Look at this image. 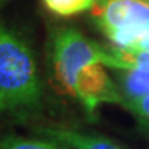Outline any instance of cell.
Listing matches in <instances>:
<instances>
[{
  "label": "cell",
  "instance_id": "1",
  "mask_svg": "<svg viewBox=\"0 0 149 149\" xmlns=\"http://www.w3.org/2000/svg\"><path fill=\"white\" fill-rule=\"evenodd\" d=\"M43 86L31 46L18 33L0 29V108L13 115H29L42 105Z\"/></svg>",
  "mask_w": 149,
  "mask_h": 149
},
{
  "label": "cell",
  "instance_id": "2",
  "mask_svg": "<svg viewBox=\"0 0 149 149\" xmlns=\"http://www.w3.org/2000/svg\"><path fill=\"white\" fill-rule=\"evenodd\" d=\"M107 47L95 43L76 28L57 29L51 36L50 58L54 77L59 88L72 95L79 72L91 64H105Z\"/></svg>",
  "mask_w": 149,
  "mask_h": 149
},
{
  "label": "cell",
  "instance_id": "3",
  "mask_svg": "<svg viewBox=\"0 0 149 149\" xmlns=\"http://www.w3.org/2000/svg\"><path fill=\"white\" fill-rule=\"evenodd\" d=\"M93 19L115 46L134 48L149 35V0H97Z\"/></svg>",
  "mask_w": 149,
  "mask_h": 149
},
{
  "label": "cell",
  "instance_id": "4",
  "mask_svg": "<svg viewBox=\"0 0 149 149\" xmlns=\"http://www.w3.org/2000/svg\"><path fill=\"white\" fill-rule=\"evenodd\" d=\"M72 97L83 105L87 115L93 116L101 104L123 105L120 88L109 77L102 64H91L79 72Z\"/></svg>",
  "mask_w": 149,
  "mask_h": 149
},
{
  "label": "cell",
  "instance_id": "5",
  "mask_svg": "<svg viewBox=\"0 0 149 149\" xmlns=\"http://www.w3.org/2000/svg\"><path fill=\"white\" fill-rule=\"evenodd\" d=\"M42 133L48 138L73 149H124L111 138L95 134L80 133L70 128L46 127L42 130Z\"/></svg>",
  "mask_w": 149,
  "mask_h": 149
},
{
  "label": "cell",
  "instance_id": "6",
  "mask_svg": "<svg viewBox=\"0 0 149 149\" xmlns=\"http://www.w3.org/2000/svg\"><path fill=\"white\" fill-rule=\"evenodd\" d=\"M107 50L105 66L112 69H139L149 72V51L122 48L117 46L107 47Z\"/></svg>",
  "mask_w": 149,
  "mask_h": 149
},
{
  "label": "cell",
  "instance_id": "7",
  "mask_svg": "<svg viewBox=\"0 0 149 149\" xmlns=\"http://www.w3.org/2000/svg\"><path fill=\"white\" fill-rule=\"evenodd\" d=\"M119 88L124 101L149 94V72L139 69H117Z\"/></svg>",
  "mask_w": 149,
  "mask_h": 149
},
{
  "label": "cell",
  "instance_id": "8",
  "mask_svg": "<svg viewBox=\"0 0 149 149\" xmlns=\"http://www.w3.org/2000/svg\"><path fill=\"white\" fill-rule=\"evenodd\" d=\"M53 14L59 17H72L91 10L97 0H42Z\"/></svg>",
  "mask_w": 149,
  "mask_h": 149
},
{
  "label": "cell",
  "instance_id": "9",
  "mask_svg": "<svg viewBox=\"0 0 149 149\" xmlns=\"http://www.w3.org/2000/svg\"><path fill=\"white\" fill-rule=\"evenodd\" d=\"M0 149H61L53 144H48L39 139L21 138V137H4L1 139Z\"/></svg>",
  "mask_w": 149,
  "mask_h": 149
},
{
  "label": "cell",
  "instance_id": "10",
  "mask_svg": "<svg viewBox=\"0 0 149 149\" xmlns=\"http://www.w3.org/2000/svg\"><path fill=\"white\" fill-rule=\"evenodd\" d=\"M123 108H126L133 115L137 116L141 124L149 130V94L144 97H139L135 100H128L123 102Z\"/></svg>",
  "mask_w": 149,
  "mask_h": 149
},
{
  "label": "cell",
  "instance_id": "11",
  "mask_svg": "<svg viewBox=\"0 0 149 149\" xmlns=\"http://www.w3.org/2000/svg\"><path fill=\"white\" fill-rule=\"evenodd\" d=\"M134 50H142V51H149V35L144 36L141 40H139L137 44H135V47Z\"/></svg>",
  "mask_w": 149,
  "mask_h": 149
}]
</instances>
